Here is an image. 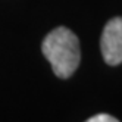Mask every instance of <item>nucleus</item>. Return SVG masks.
<instances>
[{"instance_id": "obj_1", "label": "nucleus", "mask_w": 122, "mask_h": 122, "mask_svg": "<svg viewBox=\"0 0 122 122\" xmlns=\"http://www.w3.org/2000/svg\"><path fill=\"white\" fill-rule=\"evenodd\" d=\"M41 51L59 78H69L80 65V41L65 27H57L47 34L41 44Z\"/></svg>"}, {"instance_id": "obj_3", "label": "nucleus", "mask_w": 122, "mask_h": 122, "mask_svg": "<svg viewBox=\"0 0 122 122\" xmlns=\"http://www.w3.org/2000/svg\"><path fill=\"white\" fill-rule=\"evenodd\" d=\"M85 122H119L116 118H113L107 113H99V115H96L90 119H87Z\"/></svg>"}, {"instance_id": "obj_2", "label": "nucleus", "mask_w": 122, "mask_h": 122, "mask_svg": "<svg viewBox=\"0 0 122 122\" xmlns=\"http://www.w3.org/2000/svg\"><path fill=\"white\" fill-rule=\"evenodd\" d=\"M100 49L107 65H119L122 62V18L110 19L103 30Z\"/></svg>"}]
</instances>
